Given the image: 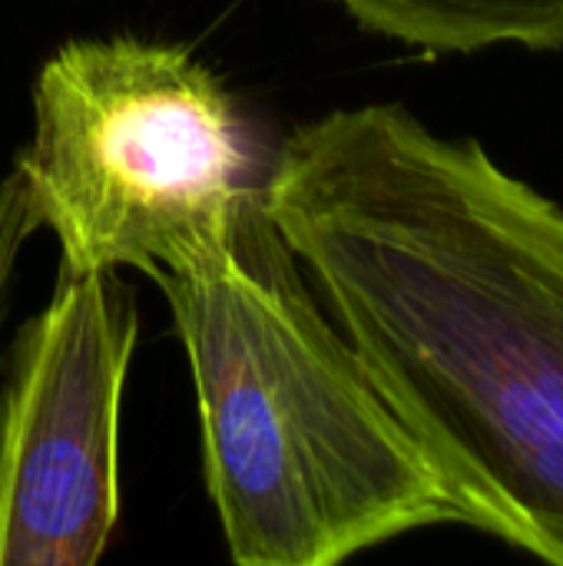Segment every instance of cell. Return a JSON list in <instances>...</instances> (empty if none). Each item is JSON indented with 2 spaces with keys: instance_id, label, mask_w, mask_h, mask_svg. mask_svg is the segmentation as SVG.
<instances>
[{
  "instance_id": "1",
  "label": "cell",
  "mask_w": 563,
  "mask_h": 566,
  "mask_svg": "<svg viewBox=\"0 0 563 566\" xmlns=\"http://www.w3.org/2000/svg\"><path fill=\"white\" fill-rule=\"evenodd\" d=\"M262 206L465 524L563 566V209L402 103L302 123Z\"/></svg>"
},
{
  "instance_id": "2",
  "label": "cell",
  "mask_w": 563,
  "mask_h": 566,
  "mask_svg": "<svg viewBox=\"0 0 563 566\" xmlns=\"http://www.w3.org/2000/svg\"><path fill=\"white\" fill-rule=\"evenodd\" d=\"M149 279L192 371L202 471L236 564L335 566L465 524L441 471L322 312L262 189L219 262Z\"/></svg>"
},
{
  "instance_id": "3",
  "label": "cell",
  "mask_w": 563,
  "mask_h": 566,
  "mask_svg": "<svg viewBox=\"0 0 563 566\" xmlns=\"http://www.w3.org/2000/svg\"><path fill=\"white\" fill-rule=\"evenodd\" d=\"M13 172L60 272H202L262 189L222 80L192 50L136 36L70 40L40 66Z\"/></svg>"
},
{
  "instance_id": "4",
  "label": "cell",
  "mask_w": 563,
  "mask_h": 566,
  "mask_svg": "<svg viewBox=\"0 0 563 566\" xmlns=\"http://www.w3.org/2000/svg\"><path fill=\"white\" fill-rule=\"evenodd\" d=\"M139 338L116 272H60L0 405V566H93L119 514V405Z\"/></svg>"
},
{
  "instance_id": "5",
  "label": "cell",
  "mask_w": 563,
  "mask_h": 566,
  "mask_svg": "<svg viewBox=\"0 0 563 566\" xmlns=\"http://www.w3.org/2000/svg\"><path fill=\"white\" fill-rule=\"evenodd\" d=\"M362 27L431 53L563 46V0H335Z\"/></svg>"
},
{
  "instance_id": "6",
  "label": "cell",
  "mask_w": 563,
  "mask_h": 566,
  "mask_svg": "<svg viewBox=\"0 0 563 566\" xmlns=\"http://www.w3.org/2000/svg\"><path fill=\"white\" fill-rule=\"evenodd\" d=\"M37 229H40V222L23 196L17 172L0 176V332H3V318H7V295H10L17 259Z\"/></svg>"
}]
</instances>
